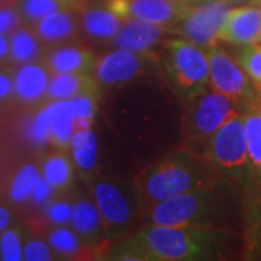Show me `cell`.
<instances>
[{"label": "cell", "mask_w": 261, "mask_h": 261, "mask_svg": "<svg viewBox=\"0 0 261 261\" xmlns=\"http://www.w3.org/2000/svg\"><path fill=\"white\" fill-rule=\"evenodd\" d=\"M37 116L49 126L51 140L58 147L64 148L71 144L75 132V109L73 99L53 100V103L42 108Z\"/></svg>", "instance_id": "12"}, {"label": "cell", "mask_w": 261, "mask_h": 261, "mask_svg": "<svg viewBox=\"0 0 261 261\" xmlns=\"http://www.w3.org/2000/svg\"><path fill=\"white\" fill-rule=\"evenodd\" d=\"M9 56V39L0 34V61Z\"/></svg>", "instance_id": "39"}, {"label": "cell", "mask_w": 261, "mask_h": 261, "mask_svg": "<svg viewBox=\"0 0 261 261\" xmlns=\"http://www.w3.org/2000/svg\"><path fill=\"white\" fill-rule=\"evenodd\" d=\"M71 149L77 166L84 173H90L97 163V138L92 130L75 129L73 140H71Z\"/></svg>", "instance_id": "22"}, {"label": "cell", "mask_w": 261, "mask_h": 261, "mask_svg": "<svg viewBox=\"0 0 261 261\" xmlns=\"http://www.w3.org/2000/svg\"><path fill=\"white\" fill-rule=\"evenodd\" d=\"M94 87H97V83L90 74L56 73L49 79L47 97L49 100H67Z\"/></svg>", "instance_id": "18"}, {"label": "cell", "mask_w": 261, "mask_h": 261, "mask_svg": "<svg viewBox=\"0 0 261 261\" xmlns=\"http://www.w3.org/2000/svg\"><path fill=\"white\" fill-rule=\"evenodd\" d=\"M190 5L177 0H108V9L121 19H138L155 25L180 22Z\"/></svg>", "instance_id": "10"}, {"label": "cell", "mask_w": 261, "mask_h": 261, "mask_svg": "<svg viewBox=\"0 0 261 261\" xmlns=\"http://www.w3.org/2000/svg\"><path fill=\"white\" fill-rule=\"evenodd\" d=\"M228 3H241V2H252V0H226Z\"/></svg>", "instance_id": "42"}, {"label": "cell", "mask_w": 261, "mask_h": 261, "mask_svg": "<svg viewBox=\"0 0 261 261\" xmlns=\"http://www.w3.org/2000/svg\"><path fill=\"white\" fill-rule=\"evenodd\" d=\"M13 93V80L9 75L0 71V100L8 99Z\"/></svg>", "instance_id": "37"}, {"label": "cell", "mask_w": 261, "mask_h": 261, "mask_svg": "<svg viewBox=\"0 0 261 261\" xmlns=\"http://www.w3.org/2000/svg\"><path fill=\"white\" fill-rule=\"evenodd\" d=\"M41 177H42L41 171L35 164L29 163V164L22 166L10 181V200L15 203H23L28 199H31L34 187L37 186V183L41 180Z\"/></svg>", "instance_id": "25"}, {"label": "cell", "mask_w": 261, "mask_h": 261, "mask_svg": "<svg viewBox=\"0 0 261 261\" xmlns=\"http://www.w3.org/2000/svg\"><path fill=\"white\" fill-rule=\"evenodd\" d=\"M10 2L12 0H0V6H8V5H10Z\"/></svg>", "instance_id": "41"}, {"label": "cell", "mask_w": 261, "mask_h": 261, "mask_svg": "<svg viewBox=\"0 0 261 261\" xmlns=\"http://www.w3.org/2000/svg\"><path fill=\"white\" fill-rule=\"evenodd\" d=\"M177 2H181V3H186V5H197V3H200V2H205V0H177Z\"/></svg>", "instance_id": "40"}, {"label": "cell", "mask_w": 261, "mask_h": 261, "mask_svg": "<svg viewBox=\"0 0 261 261\" xmlns=\"http://www.w3.org/2000/svg\"><path fill=\"white\" fill-rule=\"evenodd\" d=\"M9 224H10V212L6 209V207L0 206V233L3 232L5 229H8Z\"/></svg>", "instance_id": "38"}, {"label": "cell", "mask_w": 261, "mask_h": 261, "mask_svg": "<svg viewBox=\"0 0 261 261\" xmlns=\"http://www.w3.org/2000/svg\"><path fill=\"white\" fill-rule=\"evenodd\" d=\"M9 56L19 64L32 63L39 56L38 38L28 29H16L9 39Z\"/></svg>", "instance_id": "24"}, {"label": "cell", "mask_w": 261, "mask_h": 261, "mask_svg": "<svg viewBox=\"0 0 261 261\" xmlns=\"http://www.w3.org/2000/svg\"><path fill=\"white\" fill-rule=\"evenodd\" d=\"M80 0H22L20 10L28 20H39L48 13L74 5Z\"/></svg>", "instance_id": "27"}, {"label": "cell", "mask_w": 261, "mask_h": 261, "mask_svg": "<svg viewBox=\"0 0 261 261\" xmlns=\"http://www.w3.org/2000/svg\"><path fill=\"white\" fill-rule=\"evenodd\" d=\"M166 70L171 86L187 100L205 93L211 80L209 56L187 39H173L166 45Z\"/></svg>", "instance_id": "3"}, {"label": "cell", "mask_w": 261, "mask_h": 261, "mask_svg": "<svg viewBox=\"0 0 261 261\" xmlns=\"http://www.w3.org/2000/svg\"><path fill=\"white\" fill-rule=\"evenodd\" d=\"M75 32L74 18L64 10H56L39 19L37 23V35L48 42H57L73 37Z\"/></svg>", "instance_id": "20"}, {"label": "cell", "mask_w": 261, "mask_h": 261, "mask_svg": "<svg viewBox=\"0 0 261 261\" xmlns=\"http://www.w3.org/2000/svg\"><path fill=\"white\" fill-rule=\"evenodd\" d=\"M218 39L243 47L261 42V6L229 9Z\"/></svg>", "instance_id": "11"}, {"label": "cell", "mask_w": 261, "mask_h": 261, "mask_svg": "<svg viewBox=\"0 0 261 261\" xmlns=\"http://www.w3.org/2000/svg\"><path fill=\"white\" fill-rule=\"evenodd\" d=\"M0 258L5 261L23 260L22 240L16 229H5L0 233Z\"/></svg>", "instance_id": "30"}, {"label": "cell", "mask_w": 261, "mask_h": 261, "mask_svg": "<svg viewBox=\"0 0 261 261\" xmlns=\"http://www.w3.org/2000/svg\"><path fill=\"white\" fill-rule=\"evenodd\" d=\"M229 12L226 0H205L190 6L178 22L180 32L187 41L199 47L211 48L218 44V35Z\"/></svg>", "instance_id": "8"}, {"label": "cell", "mask_w": 261, "mask_h": 261, "mask_svg": "<svg viewBox=\"0 0 261 261\" xmlns=\"http://www.w3.org/2000/svg\"><path fill=\"white\" fill-rule=\"evenodd\" d=\"M83 27L90 37L113 39L122 29V19L109 9H90L83 15Z\"/></svg>", "instance_id": "21"}, {"label": "cell", "mask_w": 261, "mask_h": 261, "mask_svg": "<svg viewBox=\"0 0 261 261\" xmlns=\"http://www.w3.org/2000/svg\"><path fill=\"white\" fill-rule=\"evenodd\" d=\"M250 237L251 247L261 251V203L255 205L251 209L250 215Z\"/></svg>", "instance_id": "36"}, {"label": "cell", "mask_w": 261, "mask_h": 261, "mask_svg": "<svg viewBox=\"0 0 261 261\" xmlns=\"http://www.w3.org/2000/svg\"><path fill=\"white\" fill-rule=\"evenodd\" d=\"M51 247L41 240H29L23 247V260L27 261H51Z\"/></svg>", "instance_id": "33"}, {"label": "cell", "mask_w": 261, "mask_h": 261, "mask_svg": "<svg viewBox=\"0 0 261 261\" xmlns=\"http://www.w3.org/2000/svg\"><path fill=\"white\" fill-rule=\"evenodd\" d=\"M164 34L166 29L163 25H155L138 19H128L119 34L113 38V45L119 49L142 54L154 47Z\"/></svg>", "instance_id": "13"}, {"label": "cell", "mask_w": 261, "mask_h": 261, "mask_svg": "<svg viewBox=\"0 0 261 261\" xmlns=\"http://www.w3.org/2000/svg\"><path fill=\"white\" fill-rule=\"evenodd\" d=\"M219 244L212 226L148 225L113 251L112 258L126 261H183L209 258Z\"/></svg>", "instance_id": "1"}, {"label": "cell", "mask_w": 261, "mask_h": 261, "mask_svg": "<svg viewBox=\"0 0 261 261\" xmlns=\"http://www.w3.org/2000/svg\"><path fill=\"white\" fill-rule=\"evenodd\" d=\"M71 225L79 238H82L84 243H94L105 229L102 224V215L96 203L86 199L79 200L73 207Z\"/></svg>", "instance_id": "17"}, {"label": "cell", "mask_w": 261, "mask_h": 261, "mask_svg": "<svg viewBox=\"0 0 261 261\" xmlns=\"http://www.w3.org/2000/svg\"><path fill=\"white\" fill-rule=\"evenodd\" d=\"M47 70L34 63H27L18 70L13 77V93L22 103H35L47 96Z\"/></svg>", "instance_id": "15"}, {"label": "cell", "mask_w": 261, "mask_h": 261, "mask_svg": "<svg viewBox=\"0 0 261 261\" xmlns=\"http://www.w3.org/2000/svg\"><path fill=\"white\" fill-rule=\"evenodd\" d=\"M238 64L243 67V70L250 75L254 83L261 87V45L252 44L247 45L244 51L238 57Z\"/></svg>", "instance_id": "29"}, {"label": "cell", "mask_w": 261, "mask_h": 261, "mask_svg": "<svg viewBox=\"0 0 261 261\" xmlns=\"http://www.w3.org/2000/svg\"><path fill=\"white\" fill-rule=\"evenodd\" d=\"M97 58L90 49L79 47L58 48L48 57V67L54 73L92 74L97 67Z\"/></svg>", "instance_id": "16"}, {"label": "cell", "mask_w": 261, "mask_h": 261, "mask_svg": "<svg viewBox=\"0 0 261 261\" xmlns=\"http://www.w3.org/2000/svg\"><path fill=\"white\" fill-rule=\"evenodd\" d=\"M93 199L105 222V231L121 233L135 218V209L140 206L137 196L132 197L126 192V186L113 181L99 180L93 185Z\"/></svg>", "instance_id": "9"}, {"label": "cell", "mask_w": 261, "mask_h": 261, "mask_svg": "<svg viewBox=\"0 0 261 261\" xmlns=\"http://www.w3.org/2000/svg\"><path fill=\"white\" fill-rule=\"evenodd\" d=\"M42 177L49 181L57 190H67L73 183L74 171L71 161L64 154H51L44 160Z\"/></svg>", "instance_id": "23"}, {"label": "cell", "mask_w": 261, "mask_h": 261, "mask_svg": "<svg viewBox=\"0 0 261 261\" xmlns=\"http://www.w3.org/2000/svg\"><path fill=\"white\" fill-rule=\"evenodd\" d=\"M73 207L67 202L56 200V202H48L45 207V214L49 222L57 225H65L71 222L73 218Z\"/></svg>", "instance_id": "32"}, {"label": "cell", "mask_w": 261, "mask_h": 261, "mask_svg": "<svg viewBox=\"0 0 261 261\" xmlns=\"http://www.w3.org/2000/svg\"><path fill=\"white\" fill-rule=\"evenodd\" d=\"M141 65L142 58L140 54L118 48L97 63L94 73L96 79L103 84L122 83L138 74Z\"/></svg>", "instance_id": "14"}, {"label": "cell", "mask_w": 261, "mask_h": 261, "mask_svg": "<svg viewBox=\"0 0 261 261\" xmlns=\"http://www.w3.org/2000/svg\"><path fill=\"white\" fill-rule=\"evenodd\" d=\"M216 209L214 189L168 197L147 209L148 219L163 226H212Z\"/></svg>", "instance_id": "4"}, {"label": "cell", "mask_w": 261, "mask_h": 261, "mask_svg": "<svg viewBox=\"0 0 261 261\" xmlns=\"http://www.w3.org/2000/svg\"><path fill=\"white\" fill-rule=\"evenodd\" d=\"M56 190V187L53 186L49 181H47L44 177H41V180L37 183V186L34 187L31 199L37 205H47L48 202H51Z\"/></svg>", "instance_id": "35"}, {"label": "cell", "mask_w": 261, "mask_h": 261, "mask_svg": "<svg viewBox=\"0 0 261 261\" xmlns=\"http://www.w3.org/2000/svg\"><path fill=\"white\" fill-rule=\"evenodd\" d=\"M238 115L241 113L238 112L235 102L224 94L216 92L200 94L199 100L190 111L186 129L187 140L193 149H196L195 154H197V149L200 148H206L207 154V147L215 132Z\"/></svg>", "instance_id": "6"}, {"label": "cell", "mask_w": 261, "mask_h": 261, "mask_svg": "<svg viewBox=\"0 0 261 261\" xmlns=\"http://www.w3.org/2000/svg\"><path fill=\"white\" fill-rule=\"evenodd\" d=\"M48 245L61 255H75L80 251L79 235L68 228H57L48 235Z\"/></svg>", "instance_id": "28"}, {"label": "cell", "mask_w": 261, "mask_h": 261, "mask_svg": "<svg viewBox=\"0 0 261 261\" xmlns=\"http://www.w3.org/2000/svg\"><path fill=\"white\" fill-rule=\"evenodd\" d=\"M99 100V89H89L73 97L75 109V129H87L90 128L97 111Z\"/></svg>", "instance_id": "26"}, {"label": "cell", "mask_w": 261, "mask_h": 261, "mask_svg": "<svg viewBox=\"0 0 261 261\" xmlns=\"http://www.w3.org/2000/svg\"><path fill=\"white\" fill-rule=\"evenodd\" d=\"M244 130L252 171L261 176V102L258 100L248 105L244 113Z\"/></svg>", "instance_id": "19"}, {"label": "cell", "mask_w": 261, "mask_h": 261, "mask_svg": "<svg viewBox=\"0 0 261 261\" xmlns=\"http://www.w3.org/2000/svg\"><path fill=\"white\" fill-rule=\"evenodd\" d=\"M27 140L34 145H44L51 140V130L45 122H42L37 115L25 123Z\"/></svg>", "instance_id": "31"}, {"label": "cell", "mask_w": 261, "mask_h": 261, "mask_svg": "<svg viewBox=\"0 0 261 261\" xmlns=\"http://www.w3.org/2000/svg\"><path fill=\"white\" fill-rule=\"evenodd\" d=\"M207 163L192 151H181L148 167L135 186L140 206L147 211L168 197L215 189L218 176Z\"/></svg>", "instance_id": "2"}, {"label": "cell", "mask_w": 261, "mask_h": 261, "mask_svg": "<svg viewBox=\"0 0 261 261\" xmlns=\"http://www.w3.org/2000/svg\"><path fill=\"white\" fill-rule=\"evenodd\" d=\"M20 16L15 9H12L10 6H2L0 8V34L6 35L13 32L18 28Z\"/></svg>", "instance_id": "34"}, {"label": "cell", "mask_w": 261, "mask_h": 261, "mask_svg": "<svg viewBox=\"0 0 261 261\" xmlns=\"http://www.w3.org/2000/svg\"><path fill=\"white\" fill-rule=\"evenodd\" d=\"M258 6H261V3H260V5H258Z\"/></svg>", "instance_id": "43"}, {"label": "cell", "mask_w": 261, "mask_h": 261, "mask_svg": "<svg viewBox=\"0 0 261 261\" xmlns=\"http://www.w3.org/2000/svg\"><path fill=\"white\" fill-rule=\"evenodd\" d=\"M209 65H211V80L214 92L229 97L235 103H248L258 100V93L252 84L250 75L243 67L235 63L224 49L215 47L207 48Z\"/></svg>", "instance_id": "7"}, {"label": "cell", "mask_w": 261, "mask_h": 261, "mask_svg": "<svg viewBox=\"0 0 261 261\" xmlns=\"http://www.w3.org/2000/svg\"><path fill=\"white\" fill-rule=\"evenodd\" d=\"M207 157L215 166L240 181L254 176L244 130V115L229 119L215 132L207 147Z\"/></svg>", "instance_id": "5"}]
</instances>
